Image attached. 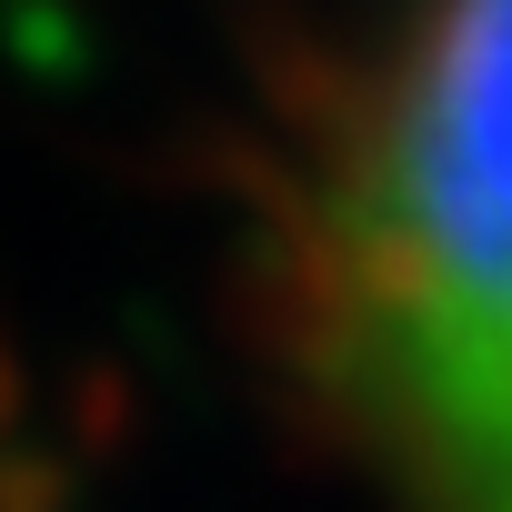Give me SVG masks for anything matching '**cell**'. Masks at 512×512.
Wrapping results in <instances>:
<instances>
[{
  "instance_id": "1",
  "label": "cell",
  "mask_w": 512,
  "mask_h": 512,
  "mask_svg": "<svg viewBox=\"0 0 512 512\" xmlns=\"http://www.w3.org/2000/svg\"><path fill=\"white\" fill-rule=\"evenodd\" d=\"M322 382L392 512H512V0H432L322 201Z\"/></svg>"
}]
</instances>
